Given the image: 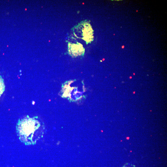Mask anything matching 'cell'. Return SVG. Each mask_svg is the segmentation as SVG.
<instances>
[{
    "instance_id": "1",
    "label": "cell",
    "mask_w": 167,
    "mask_h": 167,
    "mask_svg": "<svg viewBox=\"0 0 167 167\" xmlns=\"http://www.w3.org/2000/svg\"><path fill=\"white\" fill-rule=\"evenodd\" d=\"M17 131L20 139L28 144H33L43 135V124L36 118L27 117L19 121Z\"/></svg>"
},
{
    "instance_id": "2",
    "label": "cell",
    "mask_w": 167,
    "mask_h": 167,
    "mask_svg": "<svg viewBox=\"0 0 167 167\" xmlns=\"http://www.w3.org/2000/svg\"><path fill=\"white\" fill-rule=\"evenodd\" d=\"M5 90V85L4 80L0 75V97Z\"/></svg>"
},
{
    "instance_id": "3",
    "label": "cell",
    "mask_w": 167,
    "mask_h": 167,
    "mask_svg": "<svg viewBox=\"0 0 167 167\" xmlns=\"http://www.w3.org/2000/svg\"><path fill=\"white\" fill-rule=\"evenodd\" d=\"M122 49H123L124 48V45H123L122 47Z\"/></svg>"
},
{
    "instance_id": "4",
    "label": "cell",
    "mask_w": 167,
    "mask_h": 167,
    "mask_svg": "<svg viewBox=\"0 0 167 167\" xmlns=\"http://www.w3.org/2000/svg\"><path fill=\"white\" fill-rule=\"evenodd\" d=\"M124 167H130V166H124Z\"/></svg>"
}]
</instances>
